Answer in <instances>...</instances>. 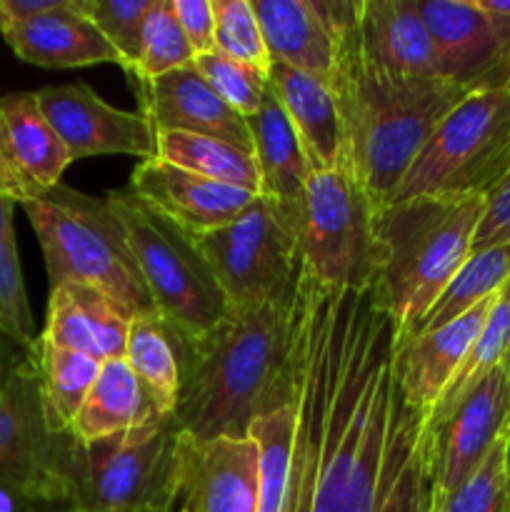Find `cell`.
Here are the masks:
<instances>
[{"instance_id": "cell-17", "label": "cell", "mask_w": 510, "mask_h": 512, "mask_svg": "<svg viewBox=\"0 0 510 512\" xmlns=\"http://www.w3.org/2000/svg\"><path fill=\"white\" fill-rule=\"evenodd\" d=\"M128 188L193 238L233 223L255 198H260L248 190L200 178L160 158L140 160Z\"/></svg>"}, {"instance_id": "cell-21", "label": "cell", "mask_w": 510, "mask_h": 512, "mask_svg": "<svg viewBox=\"0 0 510 512\" xmlns=\"http://www.w3.org/2000/svg\"><path fill=\"white\" fill-rule=\"evenodd\" d=\"M130 318L100 290L78 283L50 288L40 338L55 348L83 353L98 363L125 358Z\"/></svg>"}, {"instance_id": "cell-11", "label": "cell", "mask_w": 510, "mask_h": 512, "mask_svg": "<svg viewBox=\"0 0 510 512\" xmlns=\"http://www.w3.org/2000/svg\"><path fill=\"white\" fill-rule=\"evenodd\" d=\"M440 58V78L465 93L510 88V18L475 0H413Z\"/></svg>"}, {"instance_id": "cell-24", "label": "cell", "mask_w": 510, "mask_h": 512, "mask_svg": "<svg viewBox=\"0 0 510 512\" xmlns=\"http://www.w3.org/2000/svg\"><path fill=\"white\" fill-rule=\"evenodd\" d=\"M245 120H248L250 138H253V155L260 170L263 198L278 200V203L298 210L305 198L310 165L298 133L270 83L258 113Z\"/></svg>"}, {"instance_id": "cell-9", "label": "cell", "mask_w": 510, "mask_h": 512, "mask_svg": "<svg viewBox=\"0 0 510 512\" xmlns=\"http://www.w3.org/2000/svg\"><path fill=\"white\" fill-rule=\"evenodd\" d=\"M230 313L293 303L300 280L295 208L255 198L233 223L195 235Z\"/></svg>"}, {"instance_id": "cell-31", "label": "cell", "mask_w": 510, "mask_h": 512, "mask_svg": "<svg viewBox=\"0 0 510 512\" xmlns=\"http://www.w3.org/2000/svg\"><path fill=\"white\" fill-rule=\"evenodd\" d=\"M250 438L258 443V512H285L290 478V455L295 440L293 405L263 413L250 425Z\"/></svg>"}, {"instance_id": "cell-13", "label": "cell", "mask_w": 510, "mask_h": 512, "mask_svg": "<svg viewBox=\"0 0 510 512\" xmlns=\"http://www.w3.org/2000/svg\"><path fill=\"white\" fill-rule=\"evenodd\" d=\"M35 98L73 163L93 155L155 158L153 123L143 113L113 108L88 85H48L35 90Z\"/></svg>"}, {"instance_id": "cell-35", "label": "cell", "mask_w": 510, "mask_h": 512, "mask_svg": "<svg viewBox=\"0 0 510 512\" xmlns=\"http://www.w3.org/2000/svg\"><path fill=\"white\" fill-rule=\"evenodd\" d=\"M153 0H83V15L118 53L120 68L135 78L143 55V28Z\"/></svg>"}, {"instance_id": "cell-27", "label": "cell", "mask_w": 510, "mask_h": 512, "mask_svg": "<svg viewBox=\"0 0 510 512\" xmlns=\"http://www.w3.org/2000/svg\"><path fill=\"white\" fill-rule=\"evenodd\" d=\"M35 365H38L40 400H43L45 423L50 433H68L75 415L83 408L90 388L98 380L103 363L83 353L55 348L38 335L33 345Z\"/></svg>"}, {"instance_id": "cell-3", "label": "cell", "mask_w": 510, "mask_h": 512, "mask_svg": "<svg viewBox=\"0 0 510 512\" xmlns=\"http://www.w3.org/2000/svg\"><path fill=\"white\" fill-rule=\"evenodd\" d=\"M485 198H413L375 210V303L413 338L435 300L473 253Z\"/></svg>"}, {"instance_id": "cell-19", "label": "cell", "mask_w": 510, "mask_h": 512, "mask_svg": "<svg viewBox=\"0 0 510 512\" xmlns=\"http://www.w3.org/2000/svg\"><path fill=\"white\" fill-rule=\"evenodd\" d=\"M268 83L298 133L310 173L348 165L343 115H340L330 78L305 73L293 65L273 60L268 70Z\"/></svg>"}, {"instance_id": "cell-7", "label": "cell", "mask_w": 510, "mask_h": 512, "mask_svg": "<svg viewBox=\"0 0 510 512\" xmlns=\"http://www.w3.org/2000/svg\"><path fill=\"white\" fill-rule=\"evenodd\" d=\"M510 170V88L470 93L430 133L390 203L488 198Z\"/></svg>"}, {"instance_id": "cell-18", "label": "cell", "mask_w": 510, "mask_h": 512, "mask_svg": "<svg viewBox=\"0 0 510 512\" xmlns=\"http://www.w3.org/2000/svg\"><path fill=\"white\" fill-rule=\"evenodd\" d=\"M348 5L350 0H255L253 10L270 63L278 60L330 78Z\"/></svg>"}, {"instance_id": "cell-34", "label": "cell", "mask_w": 510, "mask_h": 512, "mask_svg": "<svg viewBox=\"0 0 510 512\" xmlns=\"http://www.w3.org/2000/svg\"><path fill=\"white\" fill-rule=\"evenodd\" d=\"M190 65H195V50L175 18L173 0H153L145 15L143 55L135 80H155Z\"/></svg>"}, {"instance_id": "cell-42", "label": "cell", "mask_w": 510, "mask_h": 512, "mask_svg": "<svg viewBox=\"0 0 510 512\" xmlns=\"http://www.w3.org/2000/svg\"><path fill=\"white\" fill-rule=\"evenodd\" d=\"M508 473H510V430H508Z\"/></svg>"}, {"instance_id": "cell-38", "label": "cell", "mask_w": 510, "mask_h": 512, "mask_svg": "<svg viewBox=\"0 0 510 512\" xmlns=\"http://www.w3.org/2000/svg\"><path fill=\"white\" fill-rule=\"evenodd\" d=\"M510 243V170L498 188L485 198V213L475 233L473 250Z\"/></svg>"}, {"instance_id": "cell-39", "label": "cell", "mask_w": 510, "mask_h": 512, "mask_svg": "<svg viewBox=\"0 0 510 512\" xmlns=\"http://www.w3.org/2000/svg\"><path fill=\"white\" fill-rule=\"evenodd\" d=\"M175 18L185 38L193 45L195 55L215 50V13L213 0H173Z\"/></svg>"}, {"instance_id": "cell-15", "label": "cell", "mask_w": 510, "mask_h": 512, "mask_svg": "<svg viewBox=\"0 0 510 512\" xmlns=\"http://www.w3.org/2000/svg\"><path fill=\"white\" fill-rule=\"evenodd\" d=\"M70 163L35 93L0 95V193L23 205L60 185Z\"/></svg>"}, {"instance_id": "cell-12", "label": "cell", "mask_w": 510, "mask_h": 512, "mask_svg": "<svg viewBox=\"0 0 510 512\" xmlns=\"http://www.w3.org/2000/svg\"><path fill=\"white\" fill-rule=\"evenodd\" d=\"M510 430V370L498 365L453 413L430 430V483L435 495L458 488Z\"/></svg>"}, {"instance_id": "cell-28", "label": "cell", "mask_w": 510, "mask_h": 512, "mask_svg": "<svg viewBox=\"0 0 510 512\" xmlns=\"http://www.w3.org/2000/svg\"><path fill=\"white\" fill-rule=\"evenodd\" d=\"M155 158L178 165V168L200 175V178L248 190L253 195H263L255 155L245 153V150L235 148L225 140L193 133H158Z\"/></svg>"}, {"instance_id": "cell-8", "label": "cell", "mask_w": 510, "mask_h": 512, "mask_svg": "<svg viewBox=\"0 0 510 512\" xmlns=\"http://www.w3.org/2000/svg\"><path fill=\"white\" fill-rule=\"evenodd\" d=\"M375 205L353 165L310 173L295 210L300 268L340 290H370L378 265Z\"/></svg>"}, {"instance_id": "cell-6", "label": "cell", "mask_w": 510, "mask_h": 512, "mask_svg": "<svg viewBox=\"0 0 510 512\" xmlns=\"http://www.w3.org/2000/svg\"><path fill=\"white\" fill-rule=\"evenodd\" d=\"M105 200L123 225L155 313L183 340L213 333L230 310L193 235L130 188L110 190Z\"/></svg>"}, {"instance_id": "cell-14", "label": "cell", "mask_w": 510, "mask_h": 512, "mask_svg": "<svg viewBox=\"0 0 510 512\" xmlns=\"http://www.w3.org/2000/svg\"><path fill=\"white\" fill-rule=\"evenodd\" d=\"M178 512H258L260 450L253 438L178 435Z\"/></svg>"}, {"instance_id": "cell-5", "label": "cell", "mask_w": 510, "mask_h": 512, "mask_svg": "<svg viewBox=\"0 0 510 512\" xmlns=\"http://www.w3.org/2000/svg\"><path fill=\"white\" fill-rule=\"evenodd\" d=\"M178 423L153 415L110 438L58 435V468L70 512H175L178 505Z\"/></svg>"}, {"instance_id": "cell-29", "label": "cell", "mask_w": 510, "mask_h": 512, "mask_svg": "<svg viewBox=\"0 0 510 512\" xmlns=\"http://www.w3.org/2000/svg\"><path fill=\"white\" fill-rule=\"evenodd\" d=\"M510 283V243L493 245V248L473 250L468 255L448 288L443 290L433 308L425 313L420 325L415 328L413 338L420 333H430L443 325L453 323L460 315L473 310L475 305L495 298L505 285ZM410 340V338H408Z\"/></svg>"}, {"instance_id": "cell-26", "label": "cell", "mask_w": 510, "mask_h": 512, "mask_svg": "<svg viewBox=\"0 0 510 512\" xmlns=\"http://www.w3.org/2000/svg\"><path fill=\"white\" fill-rule=\"evenodd\" d=\"M125 363L148 390L155 410L163 415H175L180 398L178 335L165 325L158 313L138 315L130 320Z\"/></svg>"}, {"instance_id": "cell-46", "label": "cell", "mask_w": 510, "mask_h": 512, "mask_svg": "<svg viewBox=\"0 0 510 512\" xmlns=\"http://www.w3.org/2000/svg\"><path fill=\"white\" fill-rule=\"evenodd\" d=\"M0 373H3V365H0Z\"/></svg>"}, {"instance_id": "cell-32", "label": "cell", "mask_w": 510, "mask_h": 512, "mask_svg": "<svg viewBox=\"0 0 510 512\" xmlns=\"http://www.w3.org/2000/svg\"><path fill=\"white\" fill-rule=\"evenodd\" d=\"M15 205L18 203L13 198L0 193V335L23 350H30L38 338L15 245Z\"/></svg>"}, {"instance_id": "cell-36", "label": "cell", "mask_w": 510, "mask_h": 512, "mask_svg": "<svg viewBox=\"0 0 510 512\" xmlns=\"http://www.w3.org/2000/svg\"><path fill=\"white\" fill-rule=\"evenodd\" d=\"M215 50L238 63L270 70V53L250 0H213Z\"/></svg>"}, {"instance_id": "cell-44", "label": "cell", "mask_w": 510, "mask_h": 512, "mask_svg": "<svg viewBox=\"0 0 510 512\" xmlns=\"http://www.w3.org/2000/svg\"><path fill=\"white\" fill-rule=\"evenodd\" d=\"M3 25H5V20H3V13H0V28H3Z\"/></svg>"}, {"instance_id": "cell-37", "label": "cell", "mask_w": 510, "mask_h": 512, "mask_svg": "<svg viewBox=\"0 0 510 512\" xmlns=\"http://www.w3.org/2000/svg\"><path fill=\"white\" fill-rule=\"evenodd\" d=\"M195 68L213 85L215 93L243 118L258 113L265 95H268V73L238 63V60L218 53V50L195 55Z\"/></svg>"}, {"instance_id": "cell-45", "label": "cell", "mask_w": 510, "mask_h": 512, "mask_svg": "<svg viewBox=\"0 0 510 512\" xmlns=\"http://www.w3.org/2000/svg\"><path fill=\"white\" fill-rule=\"evenodd\" d=\"M505 365H508V370H510V355H508V360H505Z\"/></svg>"}, {"instance_id": "cell-2", "label": "cell", "mask_w": 510, "mask_h": 512, "mask_svg": "<svg viewBox=\"0 0 510 512\" xmlns=\"http://www.w3.org/2000/svg\"><path fill=\"white\" fill-rule=\"evenodd\" d=\"M290 308L293 303H265L230 313L205 338H178L180 433L198 440L248 438L255 418L288 405Z\"/></svg>"}, {"instance_id": "cell-30", "label": "cell", "mask_w": 510, "mask_h": 512, "mask_svg": "<svg viewBox=\"0 0 510 512\" xmlns=\"http://www.w3.org/2000/svg\"><path fill=\"white\" fill-rule=\"evenodd\" d=\"M510 355V283L495 298L493 308H490L488 320H485L483 330L475 338L473 348L465 355L463 365L458 368L455 378L450 380L448 390L443 393V398L438 400V405L430 413L428 430H433L435 425L443 423L450 413H453L455 405L480 383L488 373H493L498 365H503Z\"/></svg>"}, {"instance_id": "cell-43", "label": "cell", "mask_w": 510, "mask_h": 512, "mask_svg": "<svg viewBox=\"0 0 510 512\" xmlns=\"http://www.w3.org/2000/svg\"><path fill=\"white\" fill-rule=\"evenodd\" d=\"M3 378H5V373H0V393H3Z\"/></svg>"}, {"instance_id": "cell-25", "label": "cell", "mask_w": 510, "mask_h": 512, "mask_svg": "<svg viewBox=\"0 0 510 512\" xmlns=\"http://www.w3.org/2000/svg\"><path fill=\"white\" fill-rule=\"evenodd\" d=\"M153 415H158V410L125 358L108 360L100 368L98 380L90 388L68 433L83 443H93V440L138 428Z\"/></svg>"}, {"instance_id": "cell-4", "label": "cell", "mask_w": 510, "mask_h": 512, "mask_svg": "<svg viewBox=\"0 0 510 512\" xmlns=\"http://www.w3.org/2000/svg\"><path fill=\"white\" fill-rule=\"evenodd\" d=\"M23 208L38 235L50 288L88 285L108 295L130 320L155 313L123 225L108 200L60 183L25 200Z\"/></svg>"}, {"instance_id": "cell-10", "label": "cell", "mask_w": 510, "mask_h": 512, "mask_svg": "<svg viewBox=\"0 0 510 512\" xmlns=\"http://www.w3.org/2000/svg\"><path fill=\"white\" fill-rule=\"evenodd\" d=\"M0 493L25 505H68L58 468V435L40 400L33 348L3 378L0 393Z\"/></svg>"}, {"instance_id": "cell-20", "label": "cell", "mask_w": 510, "mask_h": 512, "mask_svg": "<svg viewBox=\"0 0 510 512\" xmlns=\"http://www.w3.org/2000/svg\"><path fill=\"white\" fill-rule=\"evenodd\" d=\"M495 298L475 305L473 310H468V313L460 315L453 323L443 325V328L420 333L400 343L398 375L400 388H403L410 408L420 410L430 418L438 400L448 390L450 380L455 378L458 368L463 365L468 350L473 348L475 338L483 330Z\"/></svg>"}, {"instance_id": "cell-1", "label": "cell", "mask_w": 510, "mask_h": 512, "mask_svg": "<svg viewBox=\"0 0 510 512\" xmlns=\"http://www.w3.org/2000/svg\"><path fill=\"white\" fill-rule=\"evenodd\" d=\"M355 18L358 0H350L330 83L343 115L350 165L375 208H383L395 198L430 133L470 93L443 78L380 70L360 50Z\"/></svg>"}, {"instance_id": "cell-23", "label": "cell", "mask_w": 510, "mask_h": 512, "mask_svg": "<svg viewBox=\"0 0 510 512\" xmlns=\"http://www.w3.org/2000/svg\"><path fill=\"white\" fill-rule=\"evenodd\" d=\"M0 35L15 55L38 68H88V65L115 63L118 53L110 48L98 28L83 15V0H70L58 13L23 23L3 25Z\"/></svg>"}, {"instance_id": "cell-16", "label": "cell", "mask_w": 510, "mask_h": 512, "mask_svg": "<svg viewBox=\"0 0 510 512\" xmlns=\"http://www.w3.org/2000/svg\"><path fill=\"white\" fill-rule=\"evenodd\" d=\"M140 113L155 133H193L225 140L253 155L248 120L235 113L195 65L155 80H140Z\"/></svg>"}, {"instance_id": "cell-22", "label": "cell", "mask_w": 510, "mask_h": 512, "mask_svg": "<svg viewBox=\"0 0 510 512\" xmlns=\"http://www.w3.org/2000/svg\"><path fill=\"white\" fill-rule=\"evenodd\" d=\"M360 50L393 75L440 78V58L413 0H358Z\"/></svg>"}, {"instance_id": "cell-33", "label": "cell", "mask_w": 510, "mask_h": 512, "mask_svg": "<svg viewBox=\"0 0 510 512\" xmlns=\"http://www.w3.org/2000/svg\"><path fill=\"white\" fill-rule=\"evenodd\" d=\"M433 512H510L508 435L495 443L478 470L445 495L433 493Z\"/></svg>"}, {"instance_id": "cell-40", "label": "cell", "mask_w": 510, "mask_h": 512, "mask_svg": "<svg viewBox=\"0 0 510 512\" xmlns=\"http://www.w3.org/2000/svg\"><path fill=\"white\" fill-rule=\"evenodd\" d=\"M483 10L493 15H503V18H510V0H475Z\"/></svg>"}, {"instance_id": "cell-41", "label": "cell", "mask_w": 510, "mask_h": 512, "mask_svg": "<svg viewBox=\"0 0 510 512\" xmlns=\"http://www.w3.org/2000/svg\"><path fill=\"white\" fill-rule=\"evenodd\" d=\"M25 512H70L68 505H33Z\"/></svg>"}]
</instances>
